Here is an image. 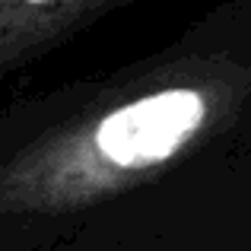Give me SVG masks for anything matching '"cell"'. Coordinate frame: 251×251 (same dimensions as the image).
<instances>
[{
  "label": "cell",
  "instance_id": "cell-1",
  "mask_svg": "<svg viewBox=\"0 0 251 251\" xmlns=\"http://www.w3.org/2000/svg\"><path fill=\"white\" fill-rule=\"evenodd\" d=\"M251 156V0L127 64L0 108V220H67Z\"/></svg>",
  "mask_w": 251,
  "mask_h": 251
},
{
  "label": "cell",
  "instance_id": "cell-2",
  "mask_svg": "<svg viewBox=\"0 0 251 251\" xmlns=\"http://www.w3.org/2000/svg\"><path fill=\"white\" fill-rule=\"evenodd\" d=\"M143 0H0V83Z\"/></svg>",
  "mask_w": 251,
  "mask_h": 251
}]
</instances>
